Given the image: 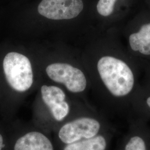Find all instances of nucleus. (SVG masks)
<instances>
[{"label": "nucleus", "mask_w": 150, "mask_h": 150, "mask_svg": "<svg viewBox=\"0 0 150 150\" xmlns=\"http://www.w3.org/2000/svg\"><path fill=\"white\" fill-rule=\"evenodd\" d=\"M97 70L104 85L113 96L128 95L134 85V76L129 66L121 59L103 56L97 63Z\"/></svg>", "instance_id": "f257e3e1"}, {"label": "nucleus", "mask_w": 150, "mask_h": 150, "mask_svg": "<svg viewBox=\"0 0 150 150\" xmlns=\"http://www.w3.org/2000/svg\"><path fill=\"white\" fill-rule=\"evenodd\" d=\"M3 70L9 85L15 91L23 92L29 90L33 81L32 64L23 54L10 52L3 59Z\"/></svg>", "instance_id": "f03ea898"}, {"label": "nucleus", "mask_w": 150, "mask_h": 150, "mask_svg": "<svg viewBox=\"0 0 150 150\" xmlns=\"http://www.w3.org/2000/svg\"><path fill=\"white\" fill-rule=\"evenodd\" d=\"M48 77L56 82L64 84L69 91L79 93L87 86L86 77L81 70L69 64L55 62L46 69Z\"/></svg>", "instance_id": "7ed1b4c3"}, {"label": "nucleus", "mask_w": 150, "mask_h": 150, "mask_svg": "<svg viewBox=\"0 0 150 150\" xmlns=\"http://www.w3.org/2000/svg\"><path fill=\"white\" fill-rule=\"evenodd\" d=\"M82 0H42L38 6V12L53 20H71L83 10Z\"/></svg>", "instance_id": "20e7f679"}, {"label": "nucleus", "mask_w": 150, "mask_h": 150, "mask_svg": "<svg viewBox=\"0 0 150 150\" xmlns=\"http://www.w3.org/2000/svg\"><path fill=\"white\" fill-rule=\"evenodd\" d=\"M100 129V124L93 118H79L64 125L59 131V139L64 144H71L82 139L95 136Z\"/></svg>", "instance_id": "39448f33"}, {"label": "nucleus", "mask_w": 150, "mask_h": 150, "mask_svg": "<svg viewBox=\"0 0 150 150\" xmlns=\"http://www.w3.org/2000/svg\"><path fill=\"white\" fill-rule=\"evenodd\" d=\"M41 93L43 102L49 107L56 120L61 121L69 114L70 107L65 101L66 95L60 88L54 86L43 85Z\"/></svg>", "instance_id": "423d86ee"}, {"label": "nucleus", "mask_w": 150, "mask_h": 150, "mask_svg": "<svg viewBox=\"0 0 150 150\" xmlns=\"http://www.w3.org/2000/svg\"><path fill=\"white\" fill-rule=\"evenodd\" d=\"M14 150H54L51 141L44 134L31 132L17 139Z\"/></svg>", "instance_id": "0eeeda50"}, {"label": "nucleus", "mask_w": 150, "mask_h": 150, "mask_svg": "<svg viewBox=\"0 0 150 150\" xmlns=\"http://www.w3.org/2000/svg\"><path fill=\"white\" fill-rule=\"evenodd\" d=\"M129 42L132 50L139 51L145 55H150V23L143 25L138 32L131 34Z\"/></svg>", "instance_id": "6e6552de"}, {"label": "nucleus", "mask_w": 150, "mask_h": 150, "mask_svg": "<svg viewBox=\"0 0 150 150\" xmlns=\"http://www.w3.org/2000/svg\"><path fill=\"white\" fill-rule=\"evenodd\" d=\"M106 147V139L102 136H98L71 144L64 150H105Z\"/></svg>", "instance_id": "1a4fd4ad"}, {"label": "nucleus", "mask_w": 150, "mask_h": 150, "mask_svg": "<svg viewBox=\"0 0 150 150\" xmlns=\"http://www.w3.org/2000/svg\"><path fill=\"white\" fill-rule=\"evenodd\" d=\"M116 0H99L97 5V10L102 16H110L112 13Z\"/></svg>", "instance_id": "9d476101"}, {"label": "nucleus", "mask_w": 150, "mask_h": 150, "mask_svg": "<svg viewBox=\"0 0 150 150\" xmlns=\"http://www.w3.org/2000/svg\"><path fill=\"white\" fill-rule=\"evenodd\" d=\"M125 150H146L145 141L139 136H134L129 139Z\"/></svg>", "instance_id": "9b49d317"}, {"label": "nucleus", "mask_w": 150, "mask_h": 150, "mask_svg": "<svg viewBox=\"0 0 150 150\" xmlns=\"http://www.w3.org/2000/svg\"><path fill=\"white\" fill-rule=\"evenodd\" d=\"M4 146V140H3V137L0 134V150H2Z\"/></svg>", "instance_id": "f8f14e48"}, {"label": "nucleus", "mask_w": 150, "mask_h": 150, "mask_svg": "<svg viewBox=\"0 0 150 150\" xmlns=\"http://www.w3.org/2000/svg\"><path fill=\"white\" fill-rule=\"evenodd\" d=\"M147 105L150 107V97H149L147 99Z\"/></svg>", "instance_id": "ddd939ff"}]
</instances>
